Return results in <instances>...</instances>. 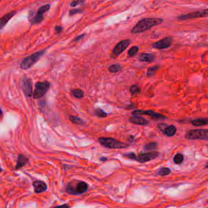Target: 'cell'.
Listing matches in <instances>:
<instances>
[{
	"label": "cell",
	"instance_id": "cell-36",
	"mask_svg": "<svg viewBox=\"0 0 208 208\" xmlns=\"http://www.w3.org/2000/svg\"><path fill=\"white\" fill-rule=\"evenodd\" d=\"M55 31L58 32V33H61L62 31V28L61 26H56L55 27Z\"/></svg>",
	"mask_w": 208,
	"mask_h": 208
},
{
	"label": "cell",
	"instance_id": "cell-14",
	"mask_svg": "<svg viewBox=\"0 0 208 208\" xmlns=\"http://www.w3.org/2000/svg\"><path fill=\"white\" fill-rule=\"evenodd\" d=\"M129 121L131 123L138 125H146L149 123L147 119L138 115H133L129 117Z\"/></svg>",
	"mask_w": 208,
	"mask_h": 208
},
{
	"label": "cell",
	"instance_id": "cell-1",
	"mask_svg": "<svg viewBox=\"0 0 208 208\" xmlns=\"http://www.w3.org/2000/svg\"><path fill=\"white\" fill-rule=\"evenodd\" d=\"M163 22L162 19L158 18H145L141 20L131 29V33L135 34L141 33L151 28L161 24Z\"/></svg>",
	"mask_w": 208,
	"mask_h": 208
},
{
	"label": "cell",
	"instance_id": "cell-31",
	"mask_svg": "<svg viewBox=\"0 0 208 208\" xmlns=\"http://www.w3.org/2000/svg\"><path fill=\"white\" fill-rule=\"evenodd\" d=\"M123 156L127 158H129L130 159H133V160H135V158H136V155L134 153H129L125 154L123 155Z\"/></svg>",
	"mask_w": 208,
	"mask_h": 208
},
{
	"label": "cell",
	"instance_id": "cell-35",
	"mask_svg": "<svg viewBox=\"0 0 208 208\" xmlns=\"http://www.w3.org/2000/svg\"><path fill=\"white\" fill-rule=\"evenodd\" d=\"M85 36V34H81V35H79L78 36H77L76 38H75V39L73 40L74 42H76V41H78L79 40H81V39H82Z\"/></svg>",
	"mask_w": 208,
	"mask_h": 208
},
{
	"label": "cell",
	"instance_id": "cell-3",
	"mask_svg": "<svg viewBox=\"0 0 208 208\" xmlns=\"http://www.w3.org/2000/svg\"><path fill=\"white\" fill-rule=\"evenodd\" d=\"M44 53H45V51L42 50V51H37L35 53H33L32 55L25 58L22 61L20 64V67L22 69L29 68L32 65L35 64L37 62L39 61L40 58L44 55Z\"/></svg>",
	"mask_w": 208,
	"mask_h": 208
},
{
	"label": "cell",
	"instance_id": "cell-24",
	"mask_svg": "<svg viewBox=\"0 0 208 208\" xmlns=\"http://www.w3.org/2000/svg\"><path fill=\"white\" fill-rule=\"evenodd\" d=\"M138 51V47L137 46H134L130 48V49L128 51V55L129 57H133L134 56Z\"/></svg>",
	"mask_w": 208,
	"mask_h": 208
},
{
	"label": "cell",
	"instance_id": "cell-21",
	"mask_svg": "<svg viewBox=\"0 0 208 208\" xmlns=\"http://www.w3.org/2000/svg\"><path fill=\"white\" fill-rule=\"evenodd\" d=\"M69 120H70L73 123H75V124H77V125L84 124V122L83 121V120L77 116L70 115L69 116Z\"/></svg>",
	"mask_w": 208,
	"mask_h": 208
},
{
	"label": "cell",
	"instance_id": "cell-17",
	"mask_svg": "<svg viewBox=\"0 0 208 208\" xmlns=\"http://www.w3.org/2000/svg\"><path fill=\"white\" fill-rule=\"evenodd\" d=\"M156 56L152 53H142L138 59L140 61L145 62H152L154 61Z\"/></svg>",
	"mask_w": 208,
	"mask_h": 208
},
{
	"label": "cell",
	"instance_id": "cell-4",
	"mask_svg": "<svg viewBox=\"0 0 208 208\" xmlns=\"http://www.w3.org/2000/svg\"><path fill=\"white\" fill-rule=\"evenodd\" d=\"M89 187L88 184L84 181H79L74 186L73 183H69L67 187L66 191L70 194L76 195L85 192Z\"/></svg>",
	"mask_w": 208,
	"mask_h": 208
},
{
	"label": "cell",
	"instance_id": "cell-5",
	"mask_svg": "<svg viewBox=\"0 0 208 208\" xmlns=\"http://www.w3.org/2000/svg\"><path fill=\"white\" fill-rule=\"evenodd\" d=\"M185 137L188 140H207L208 130L206 129L190 130L186 133Z\"/></svg>",
	"mask_w": 208,
	"mask_h": 208
},
{
	"label": "cell",
	"instance_id": "cell-29",
	"mask_svg": "<svg viewBox=\"0 0 208 208\" xmlns=\"http://www.w3.org/2000/svg\"><path fill=\"white\" fill-rule=\"evenodd\" d=\"M145 151H151L157 148V144L156 142L150 143L144 147Z\"/></svg>",
	"mask_w": 208,
	"mask_h": 208
},
{
	"label": "cell",
	"instance_id": "cell-11",
	"mask_svg": "<svg viewBox=\"0 0 208 208\" xmlns=\"http://www.w3.org/2000/svg\"><path fill=\"white\" fill-rule=\"evenodd\" d=\"M131 40L129 39L121 40L114 47L112 51V55L115 56H118L129 46Z\"/></svg>",
	"mask_w": 208,
	"mask_h": 208
},
{
	"label": "cell",
	"instance_id": "cell-30",
	"mask_svg": "<svg viewBox=\"0 0 208 208\" xmlns=\"http://www.w3.org/2000/svg\"><path fill=\"white\" fill-rule=\"evenodd\" d=\"M171 173V170L169 168H162L159 171H158V174L161 176H167L168 175H169L170 173Z\"/></svg>",
	"mask_w": 208,
	"mask_h": 208
},
{
	"label": "cell",
	"instance_id": "cell-37",
	"mask_svg": "<svg viewBox=\"0 0 208 208\" xmlns=\"http://www.w3.org/2000/svg\"><path fill=\"white\" fill-rule=\"evenodd\" d=\"M55 208H69V206L68 204H62V205H60V206H57L55 207Z\"/></svg>",
	"mask_w": 208,
	"mask_h": 208
},
{
	"label": "cell",
	"instance_id": "cell-18",
	"mask_svg": "<svg viewBox=\"0 0 208 208\" xmlns=\"http://www.w3.org/2000/svg\"><path fill=\"white\" fill-rule=\"evenodd\" d=\"M28 162V159L26 156H25L24 155L20 154L19 156L18 159H17V162H16V165L15 167V169L17 170V169H19V168L23 167V166H25L27 164Z\"/></svg>",
	"mask_w": 208,
	"mask_h": 208
},
{
	"label": "cell",
	"instance_id": "cell-39",
	"mask_svg": "<svg viewBox=\"0 0 208 208\" xmlns=\"http://www.w3.org/2000/svg\"><path fill=\"white\" fill-rule=\"evenodd\" d=\"M2 114V111H1V109H0V115H1Z\"/></svg>",
	"mask_w": 208,
	"mask_h": 208
},
{
	"label": "cell",
	"instance_id": "cell-38",
	"mask_svg": "<svg viewBox=\"0 0 208 208\" xmlns=\"http://www.w3.org/2000/svg\"><path fill=\"white\" fill-rule=\"evenodd\" d=\"M100 160H101V161H106V160H107V158H102L100 159Z\"/></svg>",
	"mask_w": 208,
	"mask_h": 208
},
{
	"label": "cell",
	"instance_id": "cell-25",
	"mask_svg": "<svg viewBox=\"0 0 208 208\" xmlns=\"http://www.w3.org/2000/svg\"><path fill=\"white\" fill-rule=\"evenodd\" d=\"M72 94L76 98H81L84 97V93L81 89H74L72 91Z\"/></svg>",
	"mask_w": 208,
	"mask_h": 208
},
{
	"label": "cell",
	"instance_id": "cell-28",
	"mask_svg": "<svg viewBox=\"0 0 208 208\" xmlns=\"http://www.w3.org/2000/svg\"><path fill=\"white\" fill-rule=\"evenodd\" d=\"M183 159H184L183 156L180 153L177 154L174 156V158H173V161H174V162L177 164H180L181 163H182L183 161Z\"/></svg>",
	"mask_w": 208,
	"mask_h": 208
},
{
	"label": "cell",
	"instance_id": "cell-19",
	"mask_svg": "<svg viewBox=\"0 0 208 208\" xmlns=\"http://www.w3.org/2000/svg\"><path fill=\"white\" fill-rule=\"evenodd\" d=\"M163 133L168 136V137H172L176 134L177 132V128L173 126V125H170V126H167L164 130L162 131Z\"/></svg>",
	"mask_w": 208,
	"mask_h": 208
},
{
	"label": "cell",
	"instance_id": "cell-26",
	"mask_svg": "<svg viewBox=\"0 0 208 208\" xmlns=\"http://www.w3.org/2000/svg\"><path fill=\"white\" fill-rule=\"evenodd\" d=\"M129 92L132 95L137 94L141 92V89H140L139 87H138L137 85H131L130 87Z\"/></svg>",
	"mask_w": 208,
	"mask_h": 208
},
{
	"label": "cell",
	"instance_id": "cell-6",
	"mask_svg": "<svg viewBox=\"0 0 208 208\" xmlns=\"http://www.w3.org/2000/svg\"><path fill=\"white\" fill-rule=\"evenodd\" d=\"M35 90L33 93L34 98L38 99L43 97L49 88V83L48 81L37 82L35 85Z\"/></svg>",
	"mask_w": 208,
	"mask_h": 208
},
{
	"label": "cell",
	"instance_id": "cell-8",
	"mask_svg": "<svg viewBox=\"0 0 208 208\" xmlns=\"http://www.w3.org/2000/svg\"><path fill=\"white\" fill-rule=\"evenodd\" d=\"M132 114L133 115H138V116H139L140 115H146L150 116L151 118L154 120H165L166 118V117L164 116V115L161 114H159L153 111H151V110H147V111L136 110L133 111L132 112Z\"/></svg>",
	"mask_w": 208,
	"mask_h": 208
},
{
	"label": "cell",
	"instance_id": "cell-9",
	"mask_svg": "<svg viewBox=\"0 0 208 208\" xmlns=\"http://www.w3.org/2000/svg\"><path fill=\"white\" fill-rule=\"evenodd\" d=\"M158 155L159 153L158 151H150L148 153H141L138 156H136L135 161L140 163H145L157 158Z\"/></svg>",
	"mask_w": 208,
	"mask_h": 208
},
{
	"label": "cell",
	"instance_id": "cell-16",
	"mask_svg": "<svg viewBox=\"0 0 208 208\" xmlns=\"http://www.w3.org/2000/svg\"><path fill=\"white\" fill-rule=\"evenodd\" d=\"M15 13V12H11L2 16L0 19V30H1L9 22V21L12 18Z\"/></svg>",
	"mask_w": 208,
	"mask_h": 208
},
{
	"label": "cell",
	"instance_id": "cell-32",
	"mask_svg": "<svg viewBox=\"0 0 208 208\" xmlns=\"http://www.w3.org/2000/svg\"><path fill=\"white\" fill-rule=\"evenodd\" d=\"M82 12V10L81 9H72V10H70V11L69 12V15H70V16L72 15H73L76 13H81Z\"/></svg>",
	"mask_w": 208,
	"mask_h": 208
},
{
	"label": "cell",
	"instance_id": "cell-34",
	"mask_svg": "<svg viewBox=\"0 0 208 208\" xmlns=\"http://www.w3.org/2000/svg\"><path fill=\"white\" fill-rule=\"evenodd\" d=\"M167 126V125L166 124H165V123H159V124L158 125V128H159L162 131L164 130V129Z\"/></svg>",
	"mask_w": 208,
	"mask_h": 208
},
{
	"label": "cell",
	"instance_id": "cell-40",
	"mask_svg": "<svg viewBox=\"0 0 208 208\" xmlns=\"http://www.w3.org/2000/svg\"><path fill=\"white\" fill-rule=\"evenodd\" d=\"M2 171V170H1V167H0V172H1Z\"/></svg>",
	"mask_w": 208,
	"mask_h": 208
},
{
	"label": "cell",
	"instance_id": "cell-20",
	"mask_svg": "<svg viewBox=\"0 0 208 208\" xmlns=\"http://www.w3.org/2000/svg\"><path fill=\"white\" fill-rule=\"evenodd\" d=\"M192 124L195 126H204L207 124V119H202V118H198L192 120L191 122Z\"/></svg>",
	"mask_w": 208,
	"mask_h": 208
},
{
	"label": "cell",
	"instance_id": "cell-27",
	"mask_svg": "<svg viewBox=\"0 0 208 208\" xmlns=\"http://www.w3.org/2000/svg\"><path fill=\"white\" fill-rule=\"evenodd\" d=\"M95 115L97 117H101V118H105L108 115V114L105 111H104L103 109H101L100 108L96 109L95 110Z\"/></svg>",
	"mask_w": 208,
	"mask_h": 208
},
{
	"label": "cell",
	"instance_id": "cell-7",
	"mask_svg": "<svg viewBox=\"0 0 208 208\" xmlns=\"http://www.w3.org/2000/svg\"><path fill=\"white\" fill-rule=\"evenodd\" d=\"M208 14V10L204 9L201 10H197L195 12H192L190 13H188L186 14H183L178 16V19L179 20H187L193 19L201 18V17L207 16Z\"/></svg>",
	"mask_w": 208,
	"mask_h": 208
},
{
	"label": "cell",
	"instance_id": "cell-22",
	"mask_svg": "<svg viewBox=\"0 0 208 208\" xmlns=\"http://www.w3.org/2000/svg\"><path fill=\"white\" fill-rule=\"evenodd\" d=\"M159 69L158 65H154L151 67H150L148 68L147 72V77H151L156 73Z\"/></svg>",
	"mask_w": 208,
	"mask_h": 208
},
{
	"label": "cell",
	"instance_id": "cell-10",
	"mask_svg": "<svg viewBox=\"0 0 208 208\" xmlns=\"http://www.w3.org/2000/svg\"><path fill=\"white\" fill-rule=\"evenodd\" d=\"M173 37L168 36L163 38L162 40L154 42L152 44V46L158 49H163L169 48L173 43Z\"/></svg>",
	"mask_w": 208,
	"mask_h": 208
},
{
	"label": "cell",
	"instance_id": "cell-2",
	"mask_svg": "<svg viewBox=\"0 0 208 208\" xmlns=\"http://www.w3.org/2000/svg\"><path fill=\"white\" fill-rule=\"evenodd\" d=\"M98 141L103 146L111 149H121L129 147V145L111 137H100Z\"/></svg>",
	"mask_w": 208,
	"mask_h": 208
},
{
	"label": "cell",
	"instance_id": "cell-12",
	"mask_svg": "<svg viewBox=\"0 0 208 208\" xmlns=\"http://www.w3.org/2000/svg\"><path fill=\"white\" fill-rule=\"evenodd\" d=\"M50 7H51V6L49 4L42 6V7H40L38 11L37 12L35 16L34 17L32 20H31V22L34 24H37V23H40L44 19L43 14L50 9Z\"/></svg>",
	"mask_w": 208,
	"mask_h": 208
},
{
	"label": "cell",
	"instance_id": "cell-15",
	"mask_svg": "<svg viewBox=\"0 0 208 208\" xmlns=\"http://www.w3.org/2000/svg\"><path fill=\"white\" fill-rule=\"evenodd\" d=\"M34 191L37 194H40L46 191L47 189L46 184L42 181H36L33 183Z\"/></svg>",
	"mask_w": 208,
	"mask_h": 208
},
{
	"label": "cell",
	"instance_id": "cell-13",
	"mask_svg": "<svg viewBox=\"0 0 208 208\" xmlns=\"http://www.w3.org/2000/svg\"><path fill=\"white\" fill-rule=\"evenodd\" d=\"M22 90L26 97H31L32 94V86L31 81L26 77H24L22 81Z\"/></svg>",
	"mask_w": 208,
	"mask_h": 208
},
{
	"label": "cell",
	"instance_id": "cell-23",
	"mask_svg": "<svg viewBox=\"0 0 208 208\" xmlns=\"http://www.w3.org/2000/svg\"><path fill=\"white\" fill-rule=\"evenodd\" d=\"M122 67L119 64H113L109 67V72L111 73H117L120 71Z\"/></svg>",
	"mask_w": 208,
	"mask_h": 208
},
{
	"label": "cell",
	"instance_id": "cell-33",
	"mask_svg": "<svg viewBox=\"0 0 208 208\" xmlns=\"http://www.w3.org/2000/svg\"><path fill=\"white\" fill-rule=\"evenodd\" d=\"M84 3H85V1H74L70 3V6L71 7H75L78 5L83 4Z\"/></svg>",
	"mask_w": 208,
	"mask_h": 208
}]
</instances>
